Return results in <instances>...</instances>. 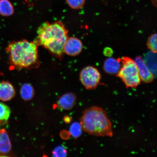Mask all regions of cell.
Masks as SVG:
<instances>
[{"mask_svg":"<svg viewBox=\"0 0 157 157\" xmlns=\"http://www.w3.org/2000/svg\"><path fill=\"white\" fill-rule=\"evenodd\" d=\"M82 130L95 136H113L112 125L107 113L101 108L93 106L85 110L80 119Z\"/></svg>","mask_w":157,"mask_h":157,"instance_id":"cell-3","label":"cell"},{"mask_svg":"<svg viewBox=\"0 0 157 157\" xmlns=\"http://www.w3.org/2000/svg\"><path fill=\"white\" fill-rule=\"evenodd\" d=\"M83 48V44L79 39L68 37L64 44V52L69 56H76L81 53Z\"/></svg>","mask_w":157,"mask_h":157,"instance_id":"cell-6","label":"cell"},{"mask_svg":"<svg viewBox=\"0 0 157 157\" xmlns=\"http://www.w3.org/2000/svg\"><path fill=\"white\" fill-rule=\"evenodd\" d=\"M82 128L80 123L75 122L72 124L70 128V134L75 138L79 137L81 135Z\"/></svg>","mask_w":157,"mask_h":157,"instance_id":"cell-16","label":"cell"},{"mask_svg":"<svg viewBox=\"0 0 157 157\" xmlns=\"http://www.w3.org/2000/svg\"><path fill=\"white\" fill-rule=\"evenodd\" d=\"M53 156L57 157H64L67 155V151L63 147L58 146L54 149L52 152Z\"/></svg>","mask_w":157,"mask_h":157,"instance_id":"cell-19","label":"cell"},{"mask_svg":"<svg viewBox=\"0 0 157 157\" xmlns=\"http://www.w3.org/2000/svg\"><path fill=\"white\" fill-rule=\"evenodd\" d=\"M64 121L66 123H69L71 121V119L69 117H65L64 118Z\"/></svg>","mask_w":157,"mask_h":157,"instance_id":"cell-21","label":"cell"},{"mask_svg":"<svg viewBox=\"0 0 157 157\" xmlns=\"http://www.w3.org/2000/svg\"><path fill=\"white\" fill-rule=\"evenodd\" d=\"M104 54L107 56H110L113 54V51L111 48H107L104 51Z\"/></svg>","mask_w":157,"mask_h":157,"instance_id":"cell-20","label":"cell"},{"mask_svg":"<svg viewBox=\"0 0 157 157\" xmlns=\"http://www.w3.org/2000/svg\"><path fill=\"white\" fill-rule=\"evenodd\" d=\"M21 98L25 101L32 99L34 95V90L30 84L25 83L21 86L20 91Z\"/></svg>","mask_w":157,"mask_h":157,"instance_id":"cell-14","label":"cell"},{"mask_svg":"<svg viewBox=\"0 0 157 157\" xmlns=\"http://www.w3.org/2000/svg\"><path fill=\"white\" fill-rule=\"evenodd\" d=\"M147 46L152 52H157V35L152 34L149 38L147 42Z\"/></svg>","mask_w":157,"mask_h":157,"instance_id":"cell-17","label":"cell"},{"mask_svg":"<svg viewBox=\"0 0 157 157\" xmlns=\"http://www.w3.org/2000/svg\"><path fill=\"white\" fill-rule=\"evenodd\" d=\"M121 62L122 66L117 76L127 88H136L140 84L141 80L136 62L128 57H123Z\"/></svg>","mask_w":157,"mask_h":157,"instance_id":"cell-4","label":"cell"},{"mask_svg":"<svg viewBox=\"0 0 157 157\" xmlns=\"http://www.w3.org/2000/svg\"><path fill=\"white\" fill-rule=\"evenodd\" d=\"M37 38L38 46H42L56 57L63 58L65 44L68 38V31L63 23L60 21L43 23L38 27Z\"/></svg>","mask_w":157,"mask_h":157,"instance_id":"cell-1","label":"cell"},{"mask_svg":"<svg viewBox=\"0 0 157 157\" xmlns=\"http://www.w3.org/2000/svg\"><path fill=\"white\" fill-rule=\"evenodd\" d=\"M11 110L5 104L0 102V126L7 122L11 114Z\"/></svg>","mask_w":157,"mask_h":157,"instance_id":"cell-15","label":"cell"},{"mask_svg":"<svg viewBox=\"0 0 157 157\" xmlns=\"http://www.w3.org/2000/svg\"><path fill=\"white\" fill-rule=\"evenodd\" d=\"M138 68L139 76L141 80L145 83H150L154 80V75L147 66L144 60L140 57H137L135 59Z\"/></svg>","mask_w":157,"mask_h":157,"instance_id":"cell-7","label":"cell"},{"mask_svg":"<svg viewBox=\"0 0 157 157\" xmlns=\"http://www.w3.org/2000/svg\"><path fill=\"white\" fill-rule=\"evenodd\" d=\"M156 53L152 52H148L145 57V63L154 75H156Z\"/></svg>","mask_w":157,"mask_h":157,"instance_id":"cell-13","label":"cell"},{"mask_svg":"<svg viewBox=\"0 0 157 157\" xmlns=\"http://www.w3.org/2000/svg\"><path fill=\"white\" fill-rule=\"evenodd\" d=\"M66 1L72 9H78L83 7L85 0H66Z\"/></svg>","mask_w":157,"mask_h":157,"instance_id":"cell-18","label":"cell"},{"mask_svg":"<svg viewBox=\"0 0 157 157\" xmlns=\"http://www.w3.org/2000/svg\"><path fill=\"white\" fill-rule=\"evenodd\" d=\"M101 77V75L97 69L92 66L84 68L80 74V81L87 90H94L97 88Z\"/></svg>","mask_w":157,"mask_h":157,"instance_id":"cell-5","label":"cell"},{"mask_svg":"<svg viewBox=\"0 0 157 157\" xmlns=\"http://www.w3.org/2000/svg\"><path fill=\"white\" fill-rule=\"evenodd\" d=\"M121 60L114 58H109L105 60L104 64V69L110 74H117L121 68Z\"/></svg>","mask_w":157,"mask_h":157,"instance_id":"cell-11","label":"cell"},{"mask_svg":"<svg viewBox=\"0 0 157 157\" xmlns=\"http://www.w3.org/2000/svg\"><path fill=\"white\" fill-rule=\"evenodd\" d=\"M76 97L72 93L64 94L59 99L58 102L59 109L69 110L74 106L76 103Z\"/></svg>","mask_w":157,"mask_h":157,"instance_id":"cell-9","label":"cell"},{"mask_svg":"<svg viewBox=\"0 0 157 157\" xmlns=\"http://www.w3.org/2000/svg\"><path fill=\"white\" fill-rule=\"evenodd\" d=\"M15 90L12 84L6 81L0 82V100L8 101L14 97Z\"/></svg>","mask_w":157,"mask_h":157,"instance_id":"cell-8","label":"cell"},{"mask_svg":"<svg viewBox=\"0 0 157 157\" xmlns=\"http://www.w3.org/2000/svg\"><path fill=\"white\" fill-rule=\"evenodd\" d=\"M14 12L13 6L9 0H0V15L10 17L13 14Z\"/></svg>","mask_w":157,"mask_h":157,"instance_id":"cell-12","label":"cell"},{"mask_svg":"<svg viewBox=\"0 0 157 157\" xmlns=\"http://www.w3.org/2000/svg\"><path fill=\"white\" fill-rule=\"evenodd\" d=\"M38 45L36 41L23 39L10 43L6 48L10 62L15 67L28 69L38 65Z\"/></svg>","mask_w":157,"mask_h":157,"instance_id":"cell-2","label":"cell"},{"mask_svg":"<svg viewBox=\"0 0 157 157\" xmlns=\"http://www.w3.org/2000/svg\"><path fill=\"white\" fill-rule=\"evenodd\" d=\"M11 149V144L8 135L5 129L0 130V154H8Z\"/></svg>","mask_w":157,"mask_h":157,"instance_id":"cell-10","label":"cell"}]
</instances>
